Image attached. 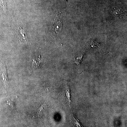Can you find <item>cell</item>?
Returning a JSON list of instances; mask_svg holds the SVG:
<instances>
[{
	"label": "cell",
	"instance_id": "6da1fadb",
	"mask_svg": "<svg viewBox=\"0 0 127 127\" xmlns=\"http://www.w3.org/2000/svg\"><path fill=\"white\" fill-rule=\"evenodd\" d=\"M0 73L2 80L4 85L8 86V78L5 64L2 60L0 62Z\"/></svg>",
	"mask_w": 127,
	"mask_h": 127
},
{
	"label": "cell",
	"instance_id": "7a4b0ae2",
	"mask_svg": "<svg viewBox=\"0 0 127 127\" xmlns=\"http://www.w3.org/2000/svg\"><path fill=\"white\" fill-rule=\"evenodd\" d=\"M17 35L20 41L22 43H27V37L24 30L20 26L17 30Z\"/></svg>",
	"mask_w": 127,
	"mask_h": 127
},
{
	"label": "cell",
	"instance_id": "3957f363",
	"mask_svg": "<svg viewBox=\"0 0 127 127\" xmlns=\"http://www.w3.org/2000/svg\"><path fill=\"white\" fill-rule=\"evenodd\" d=\"M64 89L66 96V100L68 105L69 106L70 102L71 101V98L70 90L67 85L66 86Z\"/></svg>",
	"mask_w": 127,
	"mask_h": 127
},
{
	"label": "cell",
	"instance_id": "277c9868",
	"mask_svg": "<svg viewBox=\"0 0 127 127\" xmlns=\"http://www.w3.org/2000/svg\"><path fill=\"white\" fill-rule=\"evenodd\" d=\"M0 6L4 12H5L6 10V3L3 0H0Z\"/></svg>",
	"mask_w": 127,
	"mask_h": 127
},
{
	"label": "cell",
	"instance_id": "5b68a950",
	"mask_svg": "<svg viewBox=\"0 0 127 127\" xmlns=\"http://www.w3.org/2000/svg\"><path fill=\"white\" fill-rule=\"evenodd\" d=\"M72 115H73V119H72L73 121V122L75 126H76V127H82V126L81 125V124L80 123L79 120H76L74 118L72 114Z\"/></svg>",
	"mask_w": 127,
	"mask_h": 127
}]
</instances>
